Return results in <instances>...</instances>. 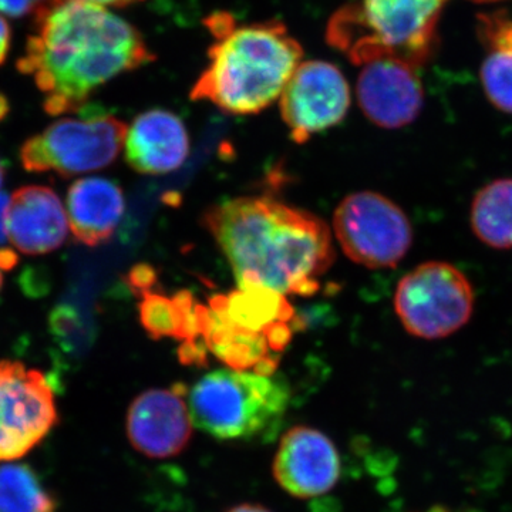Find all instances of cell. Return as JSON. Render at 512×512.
<instances>
[{
	"label": "cell",
	"mask_w": 512,
	"mask_h": 512,
	"mask_svg": "<svg viewBox=\"0 0 512 512\" xmlns=\"http://www.w3.org/2000/svg\"><path fill=\"white\" fill-rule=\"evenodd\" d=\"M0 512H57L55 497L26 464L0 463Z\"/></svg>",
	"instance_id": "cell-21"
},
{
	"label": "cell",
	"mask_w": 512,
	"mask_h": 512,
	"mask_svg": "<svg viewBox=\"0 0 512 512\" xmlns=\"http://www.w3.org/2000/svg\"><path fill=\"white\" fill-rule=\"evenodd\" d=\"M215 42L210 64L191 90L229 114H256L271 106L295 73L302 47L281 22L237 25L229 13L205 20Z\"/></svg>",
	"instance_id": "cell-3"
},
{
	"label": "cell",
	"mask_w": 512,
	"mask_h": 512,
	"mask_svg": "<svg viewBox=\"0 0 512 512\" xmlns=\"http://www.w3.org/2000/svg\"><path fill=\"white\" fill-rule=\"evenodd\" d=\"M210 309L232 325L265 336L281 356L292 342L299 320L286 295L262 285H238V289L212 296Z\"/></svg>",
	"instance_id": "cell-14"
},
{
	"label": "cell",
	"mask_w": 512,
	"mask_h": 512,
	"mask_svg": "<svg viewBox=\"0 0 512 512\" xmlns=\"http://www.w3.org/2000/svg\"><path fill=\"white\" fill-rule=\"evenodd\" d=\"M471 2H474V3H493V2H500V0H471Z\"/></svg>",
	"instance_id": "cell-29"
},
{
	"label": "cell",
	"mask_w": 512,
	"mask_h": 512,
	"mask_svg": "<svg viewBox=\"0 0 512 512\" xmlns=\"http://www.w3.org/2000/svg\"><path fill=\"white\" fill-rule=\"evenodd\" d=\"M56 0H0V12L10 18H23V16L39 13L40 10L52 5Z\"/></svg>",
	"instance_id": "cell-22"
},
{
	"label": "cell",
	"mask_w": 512,
	"mask_h": 512,
	"mask_svg": "<svg viewBox=\"0 0 512 512\" xmlns=\"http://www.w3.org/2000/svg\"><path fill=\"white\" fill-rule=\"evenodd\" d=\"M450 0H359L330 18L329 45L350 62L394 60L419 70L439 46V22Z\"/></svg>",
	"instance_id": "cell-4"
},
{
	"label": "cell",
	"mask_w": 512,
	"mask_h": 512,
	"mask_svg": "<svg viewBox=\"0 0 512 512\" xmlns=\"http://www.w3.org/2000/svg\"><path fill=\"white\" fill-rule=\"evenodd\" d=\"M59 420L55 393L39 370L0 362V463L25 457Z\"/></svg>",
	"instance_id": "cell-9"
},
{
	"label": "cell",
	"mask_w": 512,
	"mask_h": 512,
	"mask_svg": "<svg viewBox=\"0 0 512 512\" xmlns=\"http://www.w3.org/2000/svg\"><path fill=\"white\" fill-rule=\"evenodd\" d=\"M333 229L350 261L372 269L394 268L413 242L406 212L379 192L348 195L336 208Z\"/></svg>",
	"instance_id": "cell-8"
},
{
	"label": "cell",
	"mask_w": 512,
	"mask_h": 512,
	"mask_svg": "<svg viewBox=\"0 0 512 512\" xmlns=\"http://www.w3.org/2000/svg\"><path fill=\"white\" fill-rule=\"evenodd\" d=\"M470 224L487 247L512 249V178H500L477 192L471 202Z\"/></svg>",
	"instance_id": "cell-20"
},
{
	"label": "cell",
	"mask_w": 512,
	"mask_h": 512,
	"mask_svg": "<svg viewBox=\"0 0 512 512\" xmlns=\"http://www.w3.org/2000/svg\"><path fill=\"white\" fill-rule=\"evenodd\" d=\"M350 89L345 76L332 63L311 60L299 64L281 94V114L295 143L345 119Z\"/></svg>",
	"instance_id": "cell-10"
},
{
	"label": "cell",
	"mask_w": 512,
	"mask_h": 512,
	"mask_svg": "<svg viewBox=\"0 0 512 512\" xmlns=\"http://www.w3.org/2000/svg\"><path fill=\"white\" fill-rule=\"evenodd\" d=\"M10 39H12V32H10L9 23L0 15V64L5 62L6 57H8Z\"/></svg>",
	"instance_id": "cell-24"
},
{
	"label": "cell",
	"mask_w": 512,
	"mask_h": 512,
	"mask_svg": "<svg viewBox=\"0 0 512 512\" xmlns=\"http://www.w3.org/2000/svg\"><path fill=\"white\" fill-rule=\"evenodd\" d=\"M194 426L221 441L271 436L284 420L291 389L279 377L218 369L187 390Z\"/></svg>",
	"instance_id": "cell-5"
},
{
	"label": "cell",
	"mask_w": 512,
	"mask_h": 512,
	"mask_svg": "<svg viewBox=\"0 0 512 512\" xmlns=\"http://www.w3.org/2000/svg\"><path fill=\"white\" fill-rule=\"evenodd\" d=\"M151 60L138 30L104 6L56 0L37 13L18 69L33 77L56 116L83 109L104 83Z\"/></svg>",
	"instance_id": "cell-1"
},
{
	"label": "cell",
	"mask_w": 512,
	"mask_h": 512,
	"mask_svg": "<svg viewBox=\"0 0 512 512\" xmlns=\"http://www.w3.org/2000/svg\"><path fill=\"white\" fill-rule=\"evenodd\" d=\"M188 153L187 128L180 117L170 111H146L128 128L126 160L138 173H171L185 163Z\"/></svg>",
	"instance_id": "cell-16"
},
{
	"label": "cell",
	"mask_w": 512,
	"mask_h": 512,
	"mask_svg": "<svg viewBox=\"0 0 512 512\" xmlns=\"http://www.w3.org/2000/svg\"><path fill=\"white\" fill-rule=\"evenodd\" d=\"M13 247L28 255L49 254L66 241L69 224L56 192L30 185L10 197L6 217Z\"/></svg>",
	"instance_id": "cell-15"
},
{
	"label": "cell",
	"mask_w": 512,
	"mask_h": 512,
	"mask_svg": "<svg viewBox=\"0 0 512 512\" xmlns=\"http://www.w3.org/2000/svg\"><path fill=\"white\" fill-rule=\"evenodd\" d=\"M194 427L183 386L146 390L128 407L127 439L144 457L178 456L190 444Z\"/></svg>",
	"instance_id": "cell-11"
},
{
	"label": "cell",
	"mask_w": 512,
	"mask_h": 512,
	"mask_svg": "<svg viewBox=\"0 0 512 512\" xmlns=\"http://www.w3.org/2000/svg\"><path fill=\"white\" fill-rule=\"evenodd\" d=\"M3 183V167L2 163H0V185Z\"/></svg>",
	"instance_id": "cell-30"
},
{
	"label": "cell",
	"mask_w": 512,
	"mask_h": 512,
	"mask_svg": "<svg viewBox=\"0 0 512 512\" xmlns=\"http://www.w3.org/2000/svg\"><path fill=\"white\" fill-rule=\"evenodd\" d=\"M3 284V275H2V268H0V289H2Z\"/></svg>",
	"instance_id": "cell-31"
},
{
	"label": "cell",
	"mask_w": 512,
	"mask_h": 512,
	"mask_svg": "<svg viewBox=\"0 0 512 512\" xmlns=\"http://www.w3.org/2000/svg\"><path fill=\"white\" fill-rule=\"evenodd\" d=\"M477 35L485 50L481 84L490 103L512 114V16L507 10L480 13Z\"/></svg>",
	"instance_id": "cell-19"
},
{
	"label": "cell",
	"mask_w": 512,
	"mask_h": 512,
	"mask_svg": "<svg viewBox=\"0 0 512 512\" xmlns=\"http://www.w3.org/2000/svg\"><path fill=\"white\" fill-rule=\"evenodd\" d=\"M157 282V274L150 265H137L128 274V285L134 292L140 295L141 292L153 289Z\"/></svg>",
	"instance_id": "cell-23"
},
{
	"label": "cell",
	"mask_w": 512,
	"mask_h": 512,
	"mask_svg": "<svg viewBox=\"0 0 512 512\" xmlns=\"http://www.w3.org/2000/svg\"><path fill=\"white\" fill-rule=\"evenodd\" d=\"M225 512H272L269 508L264 507L261 504H239L235 505V507L229 508L228 511Z\"/></svg>",
	"instance_id": "cell-26"
},
{
	"label": "cell",
	"mask_w": 512,
	"mask_h": 512,
	"mask_svg": "<svg viewBox=\"0 0 512 512\" xmlns=\"http://www.w3.org/2000/svg\"><path fill=\"white\" fill-rule=\"evenodd\" d=\"M123 191L107 178L76 181L67 192V217L74 238L87 247H99L113 238L123 220Z\"/></svg>",
	"instance_id": "cell-17"
},
{
	"label": "cell",
	"mask_w": 512,
	"mask_h": 512,
	"mask_svg": "<svg viewBox=\"0 0 512 512\" xmlns=\"http://www.w3.org/2000/svg\"><path fill=\"white\" fill-rule=\"evenodd\" d=\"M476 292L456 266L430 261L412 269L397 284L394 311L403 328L424 340L454 335L470 322Z\"/></svg>",
	"instance_id": "cell-6"
},
{
	"label": "cell",
	"mask_w": 512,
	"mask_h": 512,
	"mask_svg": "<svg viewBox=\"0 0 512 512\" xmlns=\"http://www.w3.org/2000/svg\"><path fill=\"white\" fill-rule=\"evenodd\" d=\"M123 121L103 111H84L77 119H62L29 138L20 160L30 173L70 175L100 170L113 163L126 143Z\"/></svg>",
	"instance_id": "cell-7"
},
{
	"label": "cell",
	"mask_w": 512,
	"mask_h": 512,
	"mask_svg": "<svg viewBox=\"0 0 512 512\" xmlns=\"http://www.w3.org/2000/svg\"><path fill=\"white\" fill-rule=\"evenodd\" d=\"M82 2L96 3V5L126 6L138 0H82Z\"/></svg>",
	"instance_id": "cell-27"
},
{
	"label": "cell",
	"mask_w": 512,
	"mask_h": 512,
	"mask_svg": "<svg viewBox=\"0 0 512 512\" xmlns=\"http://www.w3.org/2000/svg\"><path fill=\"white\" fill-rule=\"evenodd\" d=\"M204 224L227 256L238 285L312 296L335 262L328 224L274 198L221 202L205 212Z\"/></svg>",
	"instance_id": "cell-2"
},
{
	"label": "cell",
	"mask_w": 512,
	"mask_h": 512,
	"mask_svg": "<svg viewBox=\"0 0 512 512\" xmlns=\"http://www.w3.org/2000/svg\"><path fill=\"white\" fill-rule=\"evenodd\" d=\"M6 111H8V104H6V100L0 96V117L6 114Z\"/></svg>",
	"instance_id": "cell-28"
},
{
	"label": "cell",
	"mask_w": 512,
	"mask_h": 512,
	"mask_svg": "<svg viewBox=\"0 0 512 512\" xmlns=\"http://www.w3.org/2000/svg\"><path fill=\"white\" fill-rule=\"evenodd\" d=\"M10 198L5 192H0V245L5 244L8 238V227H6V217H8Z\"/></svg>",
	"instance_id": "cell-25"
},
{
	"label": "cell",
	"mask_w": 512,
	"mask_h": 512,
	"mask_svg": "<svg viewBox=\"0 0 512 512\" xmlns=\"http://www.w3.org/2000/svg\"><path fill=\"white\" fill-rule=\"evenodd\" d=\"M202 339L208 352L232 370L272 376L281 356L276 355L269 340L229 323L207 306Z\"/></svg>",
	"instance_id": "cell-18"
},
{
	"label": "cell",
	"mask_w": 512,
	"mask_h": 512,
	"mask_svg": "<svg viewBox=\"0 0 512 512\" xmlns=\"http://www.w3.org/2000/svg\"><path fill=\"white\" fill-rule=\"evenodd\" d=\"M342 461L335 443L320 430L295 426L276 448L272 473L279 487L299 500L322 497L336 487Z\"/></svg>",
	"instance_id": "cell-12"
},
{
	"label": "cell",
	"mask_w": 512,
	"mask_h": 512,
	"mask_svg": "<svg viewBox=\"0 0 512 512\" xmlns=\"http://www.w3.org/2000/svg\"><path fill=\"white\" fill-rule=\"evenodd\" d=\"M357 100L376 126L402 128L423 109L424 92L417 70L394 60L365 64L357 80Z\"/></svg>",
	"instance_id": "cell-13"
}]
</instances>
